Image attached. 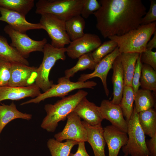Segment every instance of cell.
<instances>
[{
  "label": "cell",
  "mask_w": 156,
  "mask_h": 156,
  "mask_svg": "<svg viewBox=\"0 0 156 156\" xmlns=\"http://www.w3.org/2000/svg\"><path fill=\"white\" fill-rule=\"evenodd\" d=\"M120 54L118 47H117L112 52L103 58L96 64L93 72L90 73L81 75L78 81L85 82L95 77H99L102 81L105 94L108 96L109 91L107 82V74L110 70L112 68L115 60Z\"/></svg>",
  "instance_id": "obj_12"
},
{
  "label": "cell",
  "mask_w": 156,
  "mask_h": 156,
  "mask_svg": "<svg viewBox=\"0 0 156 156\" xmlns=\"http://www.w3.org/2000/svg\"><path fill=\"white\" fill-rule=\"evenodd\" d=\"M117 47V44L115 41L109 40L102 43L96 49L91 53V55L94 62L97 64Z\"/></svg>",
  "instance_id": "obj_32"
},
{
  "label": "cell",
  "mask_w": 156,
  "mask_h": 156,
  "mask_svg": "<svg viewBox=\"0 0 156 156\" xmlns=\"http://www.w3.org/2000/svg\"><path fill=\"white\" fill-rule=\"evenodd\" d=\"M104 135L108 150V156H118L120 148L127 144V133L111 125L103 128Z\"/></svg>",
  "instance_id": "obj_16"
},
{
  "label": "cell",
  "mask_w": 156,
  "mask_h": 156,
  "mask_svg": "<svg viewBox=\"0 0 156 156\" xmlns=\"http://www.w3.org/2000/svg\"><path fill=\"white\" fill-rule=\"evenodd\" d=\"M0 21L8 24L14 29L23 34L30 30L43 29L39 23H33L27 21L25 17L16 12L0 6Z\"/></svg>",
  "instance_id": "obj_14"
},
{
  "label": "cell",
  "mask_w": 156,
  "mask_h": 156,
  "mask_svg": "<svg viewBox=\"0 0 156 156\" xmlns=\"http://www.w3.org/2000/svg\"><path fill=\"white\" fill-rule=\"evenodd\" d=\"M100 6L99 1L96 0H86L80 15L84 18H87L90 15L98 10Z\"/></svg>",
  "instance_id": "obj_34"
},
{
  "label": "cell",
  "mask_w": 156,
  "mask_h": 156,
  "mask_svg": "<svg viewBox=\"0 0 156 156\" xmlns=\"http://www.w3.org/2000/svg\"><path fill=\"white\" fill-rule=\"evenodd\" d=\"M82 123L87 131V142L91 145L94 156H106L105 148L106 143L101 124L91 126L84 121Z\"/></svg>",
  "instance_id": "obj_19"
},
{
  "label": "cell",
  "mask_w": 156,
  "mask_h": 156,
  "mask_svg": "<svg viewBox=\"0 0 156 156\" xmlns=\"http://www.w3.org/2000/svg\"><path fill=\"white\" fill-rule=\"evenodd\" d=\"M124 156H128L127 155H125Z\"/></svg>",
  "instance_id": "obj_41"
},
{
  "label": "cell",
  "mask_w": 156,
  "mask_h": 156,
  "mask_svg": "<svg viewBox=\"0 0 156 156\" xmlns=\"http://www.w3.org/2000/svg\"><path fill=\"white\" fill-rule=\"evenodd\" d=\"M140 54L121 53L120 56L124 76V86H132V82L136 62Z\"/></svg>",
  "instance_id": "obj_22"
},
{
  "label": "cell",
  "mask_w": 156,
  "mask_h": 156,
  "mask_svg": "<svg viewBox=\"0 0 156 156\" xmlns=\"http://www.w3.org/2000/svg\"><path fill=\"white\" fill-rule=\"evenodd\" d=\"M127 133L128 140L126 144L122 147L125 155L131 156H149L145 134L138 120V113L133 108L130 119L127 121Z\"/></svg>",
  "instance_id": "obj_6"
},
{
  "label": "cell",
  "mask_w": 156,
  "mask_h": 156,
  "mask_svg": "<svg viewBox=\"0 0 156 156\" xmlns=\"http://www.w3.org/2000/svg\"><path fill=\"white\" fill-rule=\"evenodd\" d=\"M139 124L144 134L151 138L156 134V112L153 108L138 113Z\"/></svg>",
  "instance_id": "obj_23"
},
{
  "label": "cell",
  "mask_w": 156,
  "mask_h": 156,
  "mask_svg": "<svg viewBox=\"0 0 156 156\" xmlns=\"http://www.w3.org/2000/svg\"><path fill=\"white\" fill-rule=\"evenodd\" d=\"M32 118L31 114L23 113L18 110L13 102L9 105L4 103L0 105V135L5 126L12 120L17 118L29 120Z\"/></svg>",
  "instance_id": "obj_21"
},
{
  "label": "cell",
  "mask_w": 156,
  "mask_h": 156,
  "mask_svg": "<svg viewBox=\"0 0 156 156\" xmlns=\"http://www.w3.org/2000/svg\"><path fill=\"white\" fill-rule=\"evenodd\" d=\"M34 5V0H0V6L16 12L25 17Z\"/></svg>",
  "instance_id": "obj_28"
},
{
  "label": "cell",
  "mask_w": 156,
  "mask_h": 156,
  "mask_svg": "<svg viewBox=\"0 0 156 156\" xmlns=\"http://www.w3.org/2000/svg\"><path fill=\"white\" fill-rule=\"evenodd\" d=\"M35 84L24 87L0 86V102L6 100H18L27 97L34 98L41 93Z\"/></svg>",
  "instance_id": "obj_18"
},
{
  "label": "cell",
  "mask_w": 156,
  "mask_h": 156,
  "mask_svg": "<svg viewBox=\"0 0 156 156\" xmlns=\"http://www.w3.org/2000/svg\"><path fill=\"white\" fill-rule=\"evenodd\" d=\"M86 0H39L36 3V14H49L66 21L80 15Z\"/></svg>",
  "instance_id": "obj_4"
},
{
  "label": "cell",
  "mask_w": 156,
  "mask_h": 156,
  "mask_svg": "<svg viewBox=\"0 0 156 156\" xmlns=\"http://www.w3.org/2000/svg\"><path fill=\"white\" fill-rule=\"evenodd\" d=\"M3 30L11 40L10 45L26 59L31 52H42L45 45L47 43V40L46 38L39 41L33 40L26 34L14 29L8 25L5 27Z\"/></svg>",
  "instance_id": "obj_9"
},
{
  "label": "cell",
  "mask_w": 156,
  "mask_h": 156,
  "mask_svg": "<svg viewBox=\"0 0 156 156\" xmlns=\"http://www.w3.org/2000/svg\"><path fill=\"white\" fill-rule=\"evenodd\" d=\"M156 31L155 21L141 25L122 35L110 36L108 38L117 44L120 53L140 54L146 50L147 43Z\"/></svg>",
  "instance_id": "obj_3"
},
{
  "label": "cell",
  "mask_w": 156,
  "mask_h": 156,
  "mask_svg": "<svg viewBox=\"0 0 156 156\" xmlns=\"http://www.w3.org/2000/svg\"><path fill=\"white\" fill-rule=\"evenodd\" d=\"M37 68L18 63H12L10 78L8 86L24 87L35 83Z\"/></svg>",
  "instance_id": "obj_13"
},
{
  "label": "cell",
  "mask_w": 156,
  "mask_h": 156,
  "mask_svg": "<svg viewBox=\"0 0 156 156\" xmlns=\"http://www.w3.org/2000/svg\"><path fill=\"white\" fill-rule=\"evenodd\" d=\"M41 15L39 23L44 27L51 38V44L58 48H64L69 44L71 41L66 31L65 21L51 14Z\"/></svg>",
  "instance_id": "obj_8"
},
{
  "label": "cell",
  "mask_w": 156,
  "mask_h": 156,
  "mask_svg": "<svg viewBox=\"0 0 156 156\" xmlns=\"http://www.w3.org/2000/svg\"><path fill=\"white\" fill-rule=\"evenodd\" d=\"M102 43L101 40L97 35L85 33L81 37L71 41L66 47V53L72 59L78 58L82 55L92 52Z\"/></svg>",
  "instance_id": "obj_11"
},
{
  "label": "cell",
  "mask_w": 156,
  "mask_h": 156,
  "mask_svg": "<svg viewBox=\"0 0 156 156\" xmlns=\"http://www.w3.org/2000/svg\"><path fill=\"white\" fill-rule=\"evenodd\" d=\"M85 142H78V147L76 152L75 153H70L68 156H90L86 151Z\"/></svg>",
  "instance_id": "obj_39"
},
{
  "label": "cell",
  "mask_w": 156,
  "mask_h": 156,
  "mask_svg": "<svg viewBox=\"0 0 156 156\" xmlns=\"http://www.w3.org/2000/svg\"><path fill=\"white\" fill-rule=\"evenodd\" d=\"M42 52L43 60L41 64L37 68L35 83L44 92L53 84V81H50L49 79L50 71L57 61L65 60L66 47L57 48L47 43Z\"/></svg>",
  "instance_id": "obj_5"
},
{
  "label": "cell",
  "mask_w": 156,
  "mask_h": 156,
  "mask_svg": "<svg viewBox=\"0 0 156 156\" xmlns=\"http://www.w3.org/2000/svg\"><path fill=\"white\" fill-rule=\"evenodd\" d=\"M149 9L143 17L141 25H147L156 21V1L151 0Z\"/></svg>",
  "instance_id": "obj_37"
},
{
  "label": "cell",
  "mask_w": 156,
  "mask_h": 156,
  "mask_svg": "<svg viewBox=\"0 0 156 156\" xmlns=\"http://www.w3.org/2000/svg\"><path fill=\"white\" fill-rule=\"evenodd\" d=\"M142 64L140 60V54L136 62L132 80V87L135 95L139 90L140 86V79Z\"/></svg>",
  "instance_id": "obj_35"
},
{
  "label": "cell",
  "mask_w": 156,
  "mask_h": 156,
  "mask_svg": "<svg viewBox=\"0 0 156 156\" xmlns=\"http://www.w3.org/2000/svg\"><path fill=\"white\" fill-rule=\"evenodd\" d=\"M12 62L0 56V86H8L11 75Z\"/></svg>",
  "instance_id": "obj_33"
},
{
  "label": "cell",
  "mask_w": 156,
  "mask_h": 156,
  "mask_svg": "<svg viewBox=\"0 0 156 156\" xmlns=\"http://www.w3.org/2000/svg\"><path fill=\"white\" fill-rule=\"evenodd\" d=\"M120 55L115 60L112 67L113 98L111 101L117 104L120 103L124 86L123 73Z\"/></svg>",
  "instance_id": "obj_20"
},
{
  "label": "cell",
  "mask_w": 156,
  "mask_h": 156,
  "mask_svg": "<svg viewBox=\"0 0 156 156\" xmlns=\"http://www.w3.org/2000/svg\"><path fill=\"white\" fill-rule=\"evenodd\" d=\"M140 60L142 64L148 65L156 70V52L146 49L140 54Z\"/></svg>",
  "instance_id": "obj_36"
},
{
  "label": "cell",
  "mask_w": 156,
  "mask_h": 156,
  "mask_svg": "<svg viewBox=\"0 0 156 156\" xmlns=\"http://www.w3.org/2000/svg\"><path fill=\"white\" fill-rule=\"evenodd\" d=\"M135 94L132 86H124L122 97L120 104L124 116L129 120L133 113Z\"/></svg>",
  "instance_id": "obj_31"
},
{
  "label": "cell",
  "mask_w": 156,
  "mask_h": 156,
  "mask_svg": "<svg viewBox=\"0 0 156 156\" xmlns=\"http://www.w3.org/2000/svg\"><path fill=\"white\" fill-rule=\"evenodd\" d=\"M0 56L12 63H18L29 66L28 61L14 47L9 45L7 39L0 36Z\"/></svg>",
  "instance_id": "obj_24"
},
{
  "label": "cell",
  "mask_w": 156,
  "mask_h": 156,
  "mask_svg": "<svg viewBox=\"0 0 156 156\" xmlns=\"http://www.w3.org/2000/svg\"><path fill=\"white\" fill-rule=\"evenodd\" d=\"M146 144L149 156H156V134L147 140Z\"/></svg>",
  "instance_id": "obj_38"
},
{
  "label": "cell",
  "mask_w": 156,
  "mask_h": 156,
  "mask_svg": "<svg viewBox=\"0 0 156 156\" xmlns=\"http://www.w3.org/2000/svg\"><path fill=\"white\" fill-rule=\"evenodd\" d=\"M73 112L91 126L101 125L103 120L99 107L89 101L86 96L79 102Z\"/></svg>",
  "instance_id": "obj_17"
},
{
  "label": "cell",
  "mask_w": 156,
  "mask_h": 156,
  "mask_svg": "<svg viewBox=\"0 0 156 156\" xmlns=\"http://www.w3.org/2000/svg\"><path fill=\"white\" fill-rule=\"evenodd\" d=\"M78 143L72 140H67L62 142L53 138L48 140L47 145L51 156H68L73 147Z\"/></svg>",
  "instance_id": "obj_27"
},
{
  "label": "cell",
  "mask_w": 156,
  "mask_h": 156,
  "mask_svg": "<svg viewBox=\"0 0 156 156\" xmlns=\"http://www.w3.org/2000/svg\"><path fill=\"white\" fill-rule=\"evenodd\" d=\"M97 83L93 81L85 82L71 81L70 79L64 76L59 78L57 84H53L47 90L41 93L37 96L21 103L23 105L30 103H39L47 99L52 97H63L72 91L84 88L93 89Z\"/></svg>",
  "instance_id": "obj_7"
},
{
  "label": "cell",
  "mask_w": 156,
  "mask_h": 156,
  "mask_svg": "<svg viewBox=\"0 0 156 156\" xmlns=\"http://www.w3.org/2000/svg\"><path fill=\"white\" fill-rule=\"evenodd\" d=\"M140 86L142 89L156 92V70L146 64H142Z\"/></svg>",
  "instance_id": "obj_29"
},
{
  "label": "cell",
  "mask_w": 156,
  "mask_h": 156,
  "mask_svg": "<svg viewBox=\"0 0 156 156\" xmlns=\"http://www.w3.org/2000/svg\"><path fill=\"white\" fill-rule=\"evenodd\" d=\"M66 124L61 131L54 135L57 140L62 142L65 140H72L80 142H87V131L81 118L73 112L67 116Z\"/></svg>",
  "instance_id": "obj_10"
},
{
  "label": "cell",
  "mask_w": 156,
  "mask_h": 156,
  "mask_svg": "<svg viewBox=\"0 0 156 156\" xmlns=\"http://www.w3.org/2000/svg\"><path fill=\"white\" fill-rule=\"evenodd\" d=\"M99 9L93 13L96 27L106 38L120 36L138 27L146 13L141 0H100Z\"/></svg>",
  "instance_id": "obj_1"
},
{
  "label": "cell",
  "mask_w": 156,
  "mask_h": 156,
  "mask_svg": "<svg viewBox=\"0 0 156 156\" xmlns=\"http://www.w3.org/2000/svg\"><path fill=\"white\" fill-rule=\"evenodd\" d=\"M153 38L148 42L146 46V49L152 50L156 48V31L154 34Z\"/></svg>",
  "instance_id": "obj_40"
},
{
  "label": "cell",
  "mask_w": 156,
  "mask_h": 156,
  "mask_svg": "<svg viewBox=\"0 0 156 156\" xmlns=\"http://www.w3.org/2000/svg\"><path fill=\"white\" fill-rule=\"evenodd\" d=\"M88 94L87 91L80 90L74 94L62 97L53 104L45 105L44 109L47 114L42 121L41 127L48 132H54L58 123L64 120L79 102Z\"/></svg>",
  "instance_id": "obj_2"
},
{
  "label": "cell",
  "mask_w": 156,
  "mask_h": 156,
  "mask_svg": "<svg viewBox=\"0 0 156 156\" xmlns=\"http://www.w3.org/2000/svg\"><path fill=\"white\" fill-rule=\"evenodd\" d=\"M85 25L84 18L80 15L74 16L65 21L66 31L71 41L80 38L84 35Z\"/></svg>",
  "instance_id": "obj_26"
},
{
  "label": "cell",
  "mask_w": 156,
  "mask_h": 156,
  "mask_svg": "<svg viewBox=\"0 0 156 156\" xmlns=\"http://www.w3.org/2000/svg\"><path fill=\"white\" fill-rule=\"evenodd\" d=\"M91 53L85 54L79 57L77 62L74 66L64 71V76L70 79L79 71L86 69L94 70L97 64L92 59Z\"/></svg>",
  "instance_id": "obj_30"
},
{
  "label": "cell",
  "mask_w": 156,
  "mask_h": 156,
  "mask_svg": "<svg viewBox=\"0 0 156 156\" xmlns=\"http://www.w3.org/2000/svg\"><path fill=\"white\" fill-rule=\"evenodd\" d=\"M135 111L139 113L149 109L153 108L155 105V98L151 91L143 89H139L135 95Z\"/></svg>",
  "instance_id": "obj_25"
},
{
  "label": "cell",
  "mask_w": 156,
  "mask_h": 156,
  "mask_svg": "<svg viewBox=\"0 0 156 156\" xmlns=\"http://www.w3.org/2000/svg\"><path fill=\"white\" fill-rule=\"evenodd\" d=\"M99 108L103 119L109 121L112 125L127 133V121L124 118L119 104H114L111 101L104 99L101 101Z\"/></svg>",
  "instance_id": "obj_15"
}]
</instances>
